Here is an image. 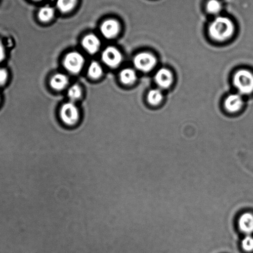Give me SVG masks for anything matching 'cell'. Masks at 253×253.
I'll return each instance as SVG.
<instances>
[{
	"label": "cell",
	"mask_w": 253,
	"mask_h": 253,
	"mask_svg": "<svg viewBox=\"0 0 253 253\" xmlns=\"http://www.w3.org/2000/svg\"><path fill=\"white\" fill-rule=\"evenodd\" d=\"M233 83L241 94H250L253 92V74L249 71H238L233 79Z\"/></svg>",
	"instance_id": "2"
},
{
	"label": "cell",
	"mask_w": 253,
	"mask_h": 253,
	"mask_svg": "<svg viewBox=\"0 0 253 253\" xmlns=\"http://www.w3.org/2000/svg\"><path fill=\"white\" fill-rule=\"evenodd\" d=\"M243 105L242 97L238 94H232L229 95L225 101V107L226 109L230 112H236L238 111Z\"/></svg>",
	"instance_id": "11"
},
{
	"label": "cell",
	"mask_w": 253,
	"mask_h": 253,
	"mask_svg": "<svg viewBox=\"0 0 253 253\" xmlns=\"http://www.w3.org/2000/svg\"><path fill=\"white\" fill-rule=\"evenodd\" d=\"M78 0H57L58 8L62 13H68L75 8Z\"/></svg>",
	"instance_id": "14"
},
{
	"label": "cell",
	"mask_w": 253,
	"mask_h": 253,
	"mask_svg": "<svg viewBox=\"0 0 253 253\" xmlns=\"http://www.w3.org/2000/svg\"><path fill=\"white\" fill-rule=\"evenodd\" d=\"M68 97L73 101L77 100L82 95V91L80 86L78 85H73L72 87H70V89L68 90Z\"/></svg>",
	"instance_id": "20"
},
{
	"label": "cell",
	"mask_w": 253,
	"mask_h": 253,
	"mask_svg": "<svg viewBox=\"0 0 253 253\" xmlns=\"http://www.w3.org/2000/svg\"><path fill=\"white\" fill-rule=\"evenodd\" d=\"M155 80L160 87L166 89L170 87L173 82L172 74L167 69L162 68L157 73Z\"/></svg>",
	"instance_id": "9"
},
{
	"label": "cell",
	"mask_w": 253,
	"mask_h": 253,
	"mask_svg": "<svg viewBox=\"0 0 253 253\" xmlns=\"http://www.w3.org/2000/svg\"><path fill=\"white\" fill-rule=\"evenodd\" d=\"M241 245L244 252L248 253L253 252V237L252 235H245L243 238Z\"/></svg>",
	"instance_id": "19"
},
{
	"label": "cell",
	"mask_w": 253,
	"mask_h": 253,
	"mask_svg": "<svg viewBox=\"0 0 253 253\" xmlns=\"http://www.w3.org/2000/svg\"><path fill=\"white\" fill-rule=\"evenodd\" d=\"M84 64V58L78 52H71L66 56L64 60V66L66 70L73 74L80 72Z\"/></svg>",
	"instance_id": "4"
},
{
	"label": "cell",
	"mask_w": 253,
	"mask_h": 253,
	"mask_svg": "<svg viewBox=\"0 0 253 253\" xmlns=\"http://www.w3.org/2000/svg\"><path fill=\"white\" fill-rule=\"evenodd\" d=\"M162 92L158 89L151 90L147 95V100L150 104L157 105L160 104L162 100Z\"/></svg>",
	"instance_id": "17"
},
{
	"label": "cell",
	"mask_w": 253,
	"mask_h": 253,
	"mask_svg": "<svg viewBox=\"0 0 253 253\" xmlns=\"http://www.w3.org/2000/svg\"><path fill=\"white\" fill-rule=\"evenodd\" d=\"M210 36L214 40L224 41L232 36L234 26L230 19L218 17L210 26Z\"/></svg>",
	"instance_id": "1"
},
{
	"label": "cell",
	"mask_w": 253,
	"mask_h": 253,
	"mask_svg": "<svg viewBox=\"0 0 253 253\" xmlns=\"http://www.w3.org/2000/svg\"><path fill=\"white\" fill-rule=\"evenodd\" d=\"M156 58L149 53H139L134 59V66L137 70L143 72H148L152 70L156 65Z\"/></svg>",
	"instance_id": "5"
},
{
	"label": "cell",
	"mask_w": 253,
	"mask_h": 253,
	"mask_svg": "<svg viewBox=\"0 0 253 253\" xmlns=\"http://www.w3.org/2000/svg\"><path fill=\"white\" fill-rule=\"evenodd\" d=\"M8 79V73L6 70L0 68V85L4 84Z\"/></svg>",
	"instance_id": "21"
},
{
	"label": "cell",
	"mask_w": 253,
	"mask_h": 253,
	"mask_svg": "<svg viewBox=\"0 0 253 253\" xmlns=\"http://www.w3.org/2000/svg\"><path fill=\"white\" fill-rule=\"evenodd\" d=\"M237 225L240 232L245 235L253 233V213L246 212L242 213L238 218Z\"/></svg>",
	"instance_id": "7"
},
{
	"label": "cell",
	"mask_w": 253,
	"mask_h": 253,
	"mask_svg": "<svg viewBox=\"0 0 253 253\" xmlns=\"http://www.w3.org/2000/svg\"><path fill=\"white\" fill-rule=\"evenodd\" d=\"M102 73V68L99 63L94 61L90 64L89 70H88V74L90 78L96 80V79L101 77Z\"/></svg>",
	"instance_id": "16"
},
{
	"label": "cell",
	"mask_w": 253,
	"mask_h": 253,
	"mask_svg": "<svg viewBox=\"0 0 253 253\" xmlns=\"http://www.w3.org/2000/svg\"><path fill=\"white\" fill-rule=\"evenodd\" d=\"M68 84L67 76L63 74H56L50 81V85L53 89L60 90L65 88Z\"/></svg>",
	"instance_id": "12"
},
{
	"label": "cell",
	"mask_w": 253,
	"mask_h": 253,
	"mask_svg": "<svg viewBox=\"0 0 253 253\" xmlns=\"http://www.w3.org/2000/svg\"><path fill=\"white\" fill-rule=\"evenodd\" d=\"M54 10L50 6H44L39 13V18L42 22H48L53 18Z\"/></svg>",
	"instance_id": "15"
},
{
	"label": "cell",
	"mask_w": 253,
	"mask_h": 253,
	"mask_svg": "<svg viewBox=\"0 0 253 253\" xmlns=\"http://www.w3.org/2000/svg\"><path fill=\"white\" fill-rule=\"evenodd\" d=\"M102 58L105 65L114 68L120 65L122 61V53L113 46L107 47L102 53Z\"/></svg>",
	"instance_id": "6"
},
{
	"label": "cell",
	"mask_w": 253,
	"mask_h": 253,
	"mask_svg": "<svg viewBox=\"0 0 253 253\" xmlns=\"http://www.w3.org/2000/svg\"><path fill=\"white\" fill-rule=\"evenodd\" d=\"M61 119L68 126H73L77 124L79 120L78 108L73 103H66L61 107Z\"/></svg>",
	"instance_id": "3"
},
{
	"label": "cell",
	"mask_w": 253,
	"mask_h": 253,
	"mask_svg": "<svg viewBox=\"0 0 253 253\" xmlns=\"http://www.w3.org/2000/svg\"><path fill=\"white\" fill-rule=\"evenodd\" d=\"M209 13L213 14H217L222 10V4L218 0H210L206 5Z\"/></svg>",
	"instance_id": "18"
},
{
	"label": "cell",
	"mask_w": 253,
	"mask_h": 253,
	"mask_svg": "<svg viewBox=\"0 0 253 253\" xmlns=\"http://www.w3.org/2000/svg\"><path fill=\"white\" fill-rule=\"evenodd\" d=\"M34 1H41V0H34Z\"/></svg>",
	"instance_id": "23"
},
{
	"label": "cell",
	"mask_w": 253,
	"mask_h": 253,
	"mask_svg": "<svg viewBox=\"0 0 253 253\" xmlns=\"http://www.w3.org/2000/svg\"><path fill=\"white\" fill-rule=\"evenodd\" d=\"M4 56H5V53H4V46L3 43L0 42V62L3 60Z\"/></svg>",
	"instance_id": "22"
},
{
	"label": "cell",
	"mask_w": 253,
	"mask_h": 253,
	"mask_svg": "<svg viewBox=\"0 0 253 253\" xmlns=\"http://www.w3.org/2000/svg\"><path fill=\"white\" fill-rule=\"evenodd\" d=\"M120 25L117 21L109 19L102 24L100 31L103 36L107 39L114 38L119 33Z\"/></svg>",
	"instance_id": "8"
},
{
	"label": "cell",
	"mask_w": 253,
	"mask_h": 253,
	"mask_svg": "<svg viewBox=\"0 0 253 253\" xmlns=\"http://www.w3.org/2000/svg\"><path fill=\"white\" fill-rule=\"evenodd\" d=\"M82 45L88 53L94 54L99 50L100 42L96 36L89 34L83 39Z\"/></svg>",
	"instance_id": "10"
},
{
	"label": "cell",
	"mask_w": 253,
	"mask_h": 253,
	"mask_svg": "<svg viewBox=\"0 0 253 253\" xmlns=\"http://www.w3.org/2000/svg\"><path fill=\"white\" fill-rule=\"evenodd\" d=\"M120 80L125 84H132L136 80V73L131 69H125L120 73Z\"/></svg>",
	"instance_id": "13"
}]
</instances>
